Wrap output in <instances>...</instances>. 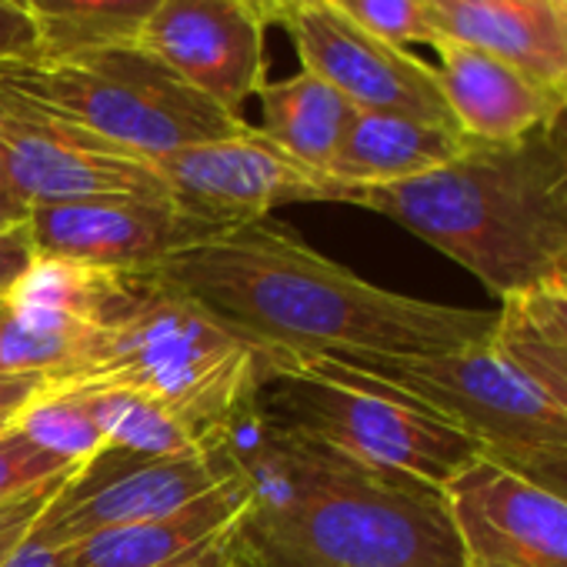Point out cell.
Segmentation results:
<instances>
[{
  "label": "cell",
  "instance_id": "39",
  "mask_svg": "<svg viewBox=\"0 0 567 567\" xmlns=\"http://www.w3.org/2000/svg\"><path fill=\"white\" fill-rule=\"evenodd\" d=\"M560 291H567V288H560Z\"/></svg>",
  "mask_w": 567,
  "mask_h": 567
},
{
  "label": "cell",
  "instance_id": "14",
  "mask_svg": "<svg viewBox=\"0 0 567 567\" xmlns=\"http://www.w3.org/2000/svg\"><path fill=\"white\" fill-rule=\"evenodd\" d=\"M264 18L247 0H161L137 41L230 114L264 87Z\"/></svg>",
  "mask_w": 567,
  "mask_h": 567
},
{
  "label": "cell",
  "instance_id": "5",
  "mask_svg": "<svg viewBox=\"0 0 567 567\" xmlns=\"http://www.w3.org/2000/svg\"><path fill=\"white\" fill-rule=\"evenodd\" d=\"M257 404L324 447L441 487L484 457L477 441L417 398L334 361H274Z\"/></svg>",
  "mask_w": 567,
  "mask_h": 567
},
{
  "label": "cell",
  "instance_id": "17",
  "mask_svg": "<svg viewBox=\"0 0 567 567\" xmlns=\"http://www.w3.org/2000/svg\"><path fill=\"white\" fill-rule=\"evenodd\" d=\"M441 38L471 44L560 101L567 94V8L530 0H427Z\"/></svg>",
  "mask_w": 567,
  "mask_h": 567
},
{
  "label": "cell",
  "instance_id": "40",
  "mask_svg": "<svg viewBox=\"0 0 567 567\" xmlns=\"http://www.w3.org/2000/svg\"><path fill=\"white\" fill-rule=\"evenodd\" d=\"M18 4H21V0H18Z\"/></svg>",
  "mask_w": 567,
  "mask_h": 567
},
{
  "label": "cell",
  "instance_id": "9",
  "mask_svg": "<svg viewBox=\"0 0 567 567\" xmlns=\"http://www.w3.org/2000/svg\"><path fill=\"white\" fill-rule=\"evenodd\" d=\"M154 167L187 214L220 230L264 220L284 204H351V187L280 151L257 127L181 147Z\"/></svg>",
  "mask_w": 567,
  "mask_h": 567
},
{
  "label": "cell",
  "instance_id": "24",
  "mask_svg": "<svg viewBox=\"0 0 567 567\" xmlns=\"http://www.w3.org/2000/svg\"><path fill=\"white\" fill-rule=\"evenodd\" d=\"M328 4H334L358 28L394 48H408V44L434 48L441 41L427 0H328Z\"/></svg>",
  "mask_w": 567,
  "mask_h": 567
},
{
  "label": "cell",
  "instance_id": "6",
  "mask_svg": "<svg viewBox=\"0 0 567 567\" xmlns=\"http://www.w3.org/2000/svg\"><path fill=\"white\" fill-rule=\"evenodd\" d=\"M0 74L58 114L147 161L250 127L240 114L224 111L181 81L141 44L0 64Z\"/></svg>",
  "mask_w": 567,
  "mask_h": 567
},
{
  "label": "cell",
  "instance_id": "27",
  "mask_svg": "<svg viewBox=\"0 0 567 567\" xmlns=\"http://www.w3.org/2000/svg\"><path fill=\"white\" fill-rule=\"evenodd\" d=\"M41 58V34L18 0H0V64H24Z\"/></svg>",
  "mask_w": 567,
  "mask_h": 567
},
{
  "label": "cell",
  "instance_id": "10",
  "mask_svg": "<svg viewBox=\"0 0 567 567\" xmlns=\"http://www.w3.org/2000/svg\"><path fill=\"white\" fill-rule=\"evenodd\" d=\"M280 24L295 41L301 71L328 81L358 111H388L457 127L431 64L408 48L368 34L328 0H295Z\"/></svg>",
  "mask_w": 567,
  "mask_h": 567
},
{
  "label": "cell",
  "instance_id": "23",
  "mask_svg": "<svg viewBox=\"0 0 567 567\" xmlns=\"http://www.w3.org/2000/svg\"><path fill=\"white\" fill-rule=\"evenodd\" d=\"M491 344L567 417V348L540 331L517 301H501Z\"/></svg>",
  "mask_w": 567,
  "mask_h": 567
},
{
  "label": "cell",
  "instance_id": "15",
  "mask_svg": "<svg viewBox=\"0 0 567 567\" xmlns=\"http://www.w3.org/2000/svg\"><path fill=\"white\" fill-rule=\"evenodd\" d=\"M250 501L237 474L154 520L71 544V567H240Z\"/></svg>",
  "mask_w": 567,
  "mask_h": 567
},
{
  "label": "cell",
  "instance_id": "13",
  "mask_svg": "<svg viewBox=\"0 0 567 567\" xmlns=\"http://www.w3.org/2000/svg\"><path fill=\"white\" fill-rule=\"evenodd\" d=\"M464 567H567V501L497 461L444 484Z\"/></svg>",
  "mask_w": 567,
  "mask_h": 567
},
{
  "label": "cell",
  "instance_id": "2",
  "mask_svg": "<svg viewBox=\"0 0 567 567\" xmlns=\"http://www.w3.org/2000/svg\"><path fill=\"white\" fill-rule=\"evenodd\" d=\"M471 270L501 301L567 288V127L471 147L421 177L351 190Z\"/></svg>",
  "mask_w": 567,
  "mask_h": 567
},
{
  "label": "cell",
  "instance_id": "20",
  "mask_svg": "<svg viewBox=\"0 0 567 567\" xmlns=\"http://www.w3.org/2000/svg\"><path fill=\"white\" fill-rule=\"evenodd\" d=\"M41 34V58L134 44L161 0H21Z\"/></svg>",
  "mask_w": 567,
  "mask_h": 567
},
{
  "label": "cell",
  "instance_id": "31",
  "mask_svg": "<svg viewBox=\"0 0 567 567\" xmlns=\"http://www.w3.org/2000/svg\"><path fill=\"white\" fill-rule=\"evenodd\" d=\"M514 474L540 484L544 491L557 494L567 501V451H557V454H544V457H534V461H524L517 467H511Z\"/></svg>",
  "mask_w": 567,
  "mask_h": 567
},
{
  "label": "cell",
  "instance_id": "16",
  "mask_svg": "<svg viewBox=\"0 0 567 567\" xmlns=\"http://www.w3.org/2000/svg\"><path fill=\"white\" fill-rule=\"evenodd\" d=\"M434 54L447 111L471 141L511 144L564 111V101L554 91L471 44L441 38Z\"/></svg>",
  "mask_w": 567,
  "mask_h": 567
},
{
  "label": "cell",
  "instance_id": "11",
  "mask_svg": "<svg viewBox=\"0 0 567 567\" xmlns=\"http://www.w3.org/2000/svg\"><path fill=\"white\" fill-rule=\"evenodd\" d=\"M28 234L44 260L101 270H151L164 257L224 234L174 197H91L31 207Z\"/></svg>",
  "mask_w": 567,
  "mask_h": 567
},
{
  "label": "cell",
  "instance_id": "26",
  "mask_svg": "<svg viewBox=\"0 0 567 567\" xmlns=\"http://www.w3.org/2000/svg\"><path fill=\"white\" fill-rule=\"evenodd\" d=\"M81 471H84V467H81ZM74 474H78V471H74ZM74 474L54 477V481H48V484L28 491L24 497H18V501H11V504L0 507V567H4L8 557L31 537V530H34V524L41 520V514L54 504V497L68 487V481H71Z\"/></svg>",
  "mask_w": 567,
  "mask_h": 567
},
{
  "label": "cell",
  "instance_id": "33",
  "mask_svg": "<svg viewBox=\"0 0 567 567\" xmlns=\"http://www.w3.org/2000/svg\"><path fill=\"white\" fill-rule=\"evenodd\" d=\"M28 217H31V207L14 190H8L4 184H0V237L28 227Z\"/></svg>",
  "mask_w": 567,
  "mask_h": 567
},
{
  "label": "cell",
  "instance_id": "38",
  "mask_svg": "<svg viewBox=\"0 0 567 567\" xmlns=\"http://www.w3.org/2000/svg\"><path fill=\"white\" fill-rule=\"evenodd\" d=\"M0 311H4V301H0Z\"/></svg>",
  "mask_w": 567,
  "mask_h": 567
},
{
  "label": "cell",
  "instance_id": "21",
  "mask_svg": "<svg viewBox=\"0 0 567 567\" xmlns=\"http://www.w3.org/2000/svg\"><path fill=\"white\" fill-rule=\"evenodd\" d=\"M84 391L87 404L111 444V451L127 457H177L214 451L207 447L174 411L147 394L127 388H71Z\"/></svg>",
  "mask_w": 567,
  "mask_h": 567
},
{
  "label": "cell",
  "instance_id": "1",
  "mask_svg": "<svg viewBox=\"0 0 567 567\" xmlns=\"http://www.w3.org/2000/svg\"><path fill=\"white\" fill-rule=\"evenodd\" d=\"M274 361L434 358L491 344L497 311L374 288L291 227L250 220L151 267Z\"/></svg>",
  "mask_w": 567,
  "mask_h": 567
},
{
  "label": "cell",
  "instance_id": "4",
  "mask_svg": "<svg viewBox=\"0 0 567 567\" xmlns=\"http://www.w3.org/2000/svg\"><path fill=\"white\" fill-rule=\"evenodd\" d=\"M240 567H464V554L441 487L321 444L288 507L247 517Z\"/></svg>",
  "mask_w": 567,
  "mask_h": 567
},
{
  "label": "cell",
  "instance_id": "7",
  "mask_svg": "<svg viewBox=\"0 0 567 567\" xmlns=\"http://www.w3.org/2000/svg\"><path fill=\"white\" fill-rule=\"evenodd\" d=\"M334 364L417 398L504 467L567 451V417L494 344L434 358H351Z\"/></svg>",
  "mask_w": 567,
  "mask_h": 567
},
{
  "label": "cell",
  "instance_id": "37",
  "mask_svg": "<svg viewBox=\"0 0 567 567\" xmlns=\"http://www.w3.org/2000/svg\"><path fill=\"white\" fill-rule=\"evenodd\" d=\"M8 424H11V421H0V431H4V427H8Z\"/></svg>",
  "mask_w": 567,
  "mask_h": 567
},
{
  "label": "cell",
  "instance_id": "18",
  "mask_svg": "<svg viewBox=\"0 0 567 567\" xmlns=\"http://www.w3.org/2000/svg\"><path fill=\"white\" fill-rule=\"evenodd\" d=\"M467 147L471 137L457 127L388 111H358L328 174L351 190L401 184L457 161Z\"/></svg>",
  "mask_w": 567,
  "mask_h": 567
},
{
  "label": "cell",
  "instance_id": "35",
  "mask_svg": "<svg viewBox=\"0 0 567 567\" xmlns=\"http://www.w3.org/2000/svg\"><path fill=\"white\" fill-rule=\"evenodd\" d=\"M530 4H564L567 8V0H530Z\"/></svg>",
  "mask_w": 567,
  "mask_h": 567
},
{
  "label": "cell",
  "instance_id": "22",
  "mask_svg": "<svg viewBox=\"0 0 567 567\" xmlns=\"http://www.w3.org/2000/svg\"><path fill=\"white\" fill-rule=\"evenodd\" d=\"M14 424L71 467H87L111 451L84 391H48L31 401Z\"/></svg>",
  "mask_w": 567,
  "mask_h": 567
},
{
  "label": "cell",
  "instance_id": "29",
  "mask_svg": "<svg viewBox=\"0 0 567 567\" xmlns=\"http://www.w3.org/2000/svg\"><path fill=\"white\" fill-rule=\"evenodd\" d=\"M51 391L44 371H0V421H14L31 401Z\"/></svg>",
  "mask_w": 567,
  "mask_h": 567
},
{
  "label": "cell",
  "instance_id": "28",
  "mask_svg": "<svg viewBox=\"0 0 567 567\" xmlns=\"http://www.w3.org/2000/svg\"><path fill=\"white\" fill-rule=\"evenodd\" d=\"M34 260H38V254H34L28 227L0 237V301H8L18 291V284L28 277Z\"/></svg>",
  "mask_w": 567,
  "mask_h": 567
},
{
  "label": "cell",
  "instance_id": "8",
  "mask_svg": "<svg viewBox=\"0 0 567 567\" xmlns=\"http://www.w3.org/2000/svg\"><path fill=\"white\" fill-rule=\"evenodd\" d=\"M0 184L28 207L91 197H171L154 161L41 104L0 74Z\"/></svg>",
  "mask_w": 567,
  "mask_h": 567
},
{
  "label": "cell",
  "instance_id": "19",
  "mask_svg": "<svg viewBox=\"0 0 567 567\" xmlns=\"http://www.w3.org/2000/svg\"><path fill=\"white\" fill-rule=\"evenodd\" d=\"M260 134L288 151L301 164L328 174L358 107L311 71H298L284 81H264Z\"/></svg>",
  "mask_w": 567,
  "mask_h": 567
},
{
  "label": "cell",
  "instance_id": "34",
  "mask_svg": "<svg viewBox=\"0 0 567 567\" xmlns=\"http://www.w3.org/2000/svg\"><path fill=\"white\" fill-rule=\"evenodd\" d=\"M247 4L264 18V24H280L295 0H247Z\"/></svg>",
  "mask_w": 567,
  "mask_h": 567
},
{
  "label": "cell",
  "instance_id": "30",
  "mask_svg": "<svg viewBox=\"0 0 567 567\" xmlns=\"http://www.w3.org/2000/svg\"><path fill=\"white\" fill-rule=\"evenodd\" d=\"M511 301H517V308L540 331H547L554 341H560L567 348V291H530V295H520Z\"/></svg>",
  "mask_w": 567,
  "mask_h": 567
},
{
  "label": "cell",
  "instance_id": "36",
  "mask_svg": "<svg viewBox=\"0 0 567 567\" xmlns=\"http://www.w3.org/2000/svg\"><path fill=\"white\" fill-rule=\"evenodd\" d=\"M560 121H564V127H567V94H564V111H560Z\"/></svg>",
  "mask_w": 567,
  "mask_h": 567
},
{
  "label": "cell",
  "instance_id": "32",
  "mask_svg": "<svg viewBox=\"0 0 567 567\" xmlns=\"http://www.w3.org/2000/svg\"><path fill=\"white\" fill-rule=\"evenodd\" d=\"M4 567H71V544H44L28 537Z\"/></svg>",
  "mask_w": 567,
  "mask_h": 567
},
{
  "label": "cell",
  "instance_id": "25",
  "mask_svg": "<svg viewBox=\"0 0 567 567\" xmlns=\"http://www.w3.org/2000/svg\"><path fill=\"white\" fill-rule=\"evenodd\" d=\"M74 471H81V467H71L58 454L34 444L14 421L0 431V507L24 497L28 491L41 487L54 477L74 474Z\"/></svg>",
  "mask_w": 567,
  "mask_h": 567
},
{
  "label": "cell",
  "instance_id": "12",
  "mask_svg": "<svg viewBox=\"0 0 567 567\" xmlns=\"http://www.w3.org/2000/svg\"><path fill=\"white\" fill-rule=\"evenodd\" d=\"M114 471H78L54 504L41 514L31 537L44 544H78L91 534L141 524L187 507L220 487L234 467L224 451L177 457H127L114 451Z\"/></svg>",
  "mask_w": 567,
  "mask_h": 567
},
{
  "label": "cell",
  "instance_id": "3",
  "mask_svg": "<svg viewBox=\"0 0 567 567\" xmlns=\"http://www.w3.org/2000/svg\"><path fill=\"white\" fill-rule=\"evenodd\" d=\"M274 358L151 270H107L91 328L51 391L127 388L174 411L207 447L257 404Z\"/></svg>",
  "mask_w": 567,
  "mask_h": 567
}]
</instances>
